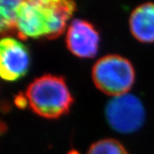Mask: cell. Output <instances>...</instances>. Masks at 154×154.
Segmentation results:
<instances>
[{
  "label": "cell",
  "instance_id": "cell-1",
  "mask_svg": "<svg viewBox=\"0 0 154 154\" xmlns=\"http://www.w3.org/2000/svg\"><path fill=\"white\" fill-rule=\"evenodd\" d=\"M75 11L74 0H24L17 10L15 34L21 40L56 39Z\"/></svg>",
  "mask_w": 154,
  "mask_h": 154
},
{
  "label": "cell",
  "instance_id": "cell-2",
  "mask_svg": "<svg viewBox=\"0 0 154 154\" xmlns=\"http://www.w3.org/2000/svg\"><path fill=\"white\" fill-rule=\"evenodd\" d=\"M27 105L37 115L58 119L69 113L74 97L63 77L44 74L35 78L25 92Z\"/></svg>",
  "mask_w": 154,
  "mask_h": 154
},
{
  "label": "cell",
  "instance_id": "cell-3",
  "mask_svg": "<svg viewBox=\"0 0 154 154\" xmlns=\"http://www.w3.org/2000/svg\"><path fill=\"white\" fill-rule=\"evenodd\" d=\"M92 78L98 89L116 97L128 93L132 88L135 70L127 58L120 55H106L94 64Z\"/></svg>",
  "mask_w": 154,
  "mask_h": 154
},
{
  "label": "cell",
  "instance_id": "cell-4",
  "mask_svg": "<svg viewBox=\"0 0 154 154\" xmlns=\"http://www.w3.org/2000/svg\"><path fill=\"white\" fill-rule=\"evenodd\" d=\"M105 114L109 126L122 134L138 131L146 119L143 103L137 96L128 93L109 100L106 106Z\"/></svg>",
  "mask_w": 154,
  "mask_h": 154
},
{
  "label": "cell",
  "instance_id": "cell-5",
  "mask_svg": "<svg viewBox=\"0 0 154 154\" xmlns=\"http://www.w3.org/2000/svg\"><path fill=\"white\" fill-rule=\"evenodd\" d=\"M31 65L29 49L11 37L0 39V78L14 82L25 76Z\"/></svg>",
  "mask_w": 154,
  "mask_h": 154
},
{
  "label": "cell",
  "instance_id": "cell-6",
  "mask_svg": "<svg viewBox=\"0 0 154 154\" xmlns=\"http://www.w3.org/2000/svg\"><path fill=\"white\" fill-rule=\"evenodd\" d=\"M100 43V33L92 23L85 20L74 19L67 27L66 48L77 57H95L99 51Z\"/></svg>",
  "mask_w": 154,
  "mask_h": 154
},
{
  "label": "cell",
  "instance_id": "cell-7",
  "mask_svg": "<svg viewBox=\"0 0 154 154\" xmlns=\"http://www.w3.org/2000/svg\"><path fill=\"white\" fill-rule=\"evenodd\" d=\"M129 27L139 42H154V2H146L135 8L129 18Z\"/></svg>",
  "mask_w": 154,
  "mask_h": 154
},
{
  "label": "cell",
  "instance_id": "cell-8",
  "mask_svg": "<svg viewBox=\"0 0 154 154\" xmlns=\"http://www.w3.org/2000/svg\"><path fill=\"white\" fill-rule=\"evenodd\" d=\"M24 0H0V36L15 34L16 20Z\"/></svg>",
  "mask_w": 154,
  "mask_h": 154
},
{
  "label": "cell",
  "instance_id": "cell-9",
  "mask_svg": "<svg viewBox=\"0 0 154 154\" xmlns=\"http://www.w3.org/2000/svg\"><path fill=\"white\" fill-rule=\"evenodd\" d=\"M87 154H129L119 141L113 139H104L89 147Z\"/></svg>",
  "mask_w": 154,
  "mask_h": 154
},
{
  "label": "cell",
  "instance_id": "cell-10",
  "mask_svg": "<svg viewBox=\"0 0 154 154\" xmlns=\"http://www.w3.org/2000/svg\"><path fill=\"white\" fill-rule=\"evenodd\" d=\"M6 128H6V125H5L3 122H1V121H0V135H2V134L6 131Z\"/></svg>",
  "mask_w": 154,
  "mask_h": 154
}]
</instances>
